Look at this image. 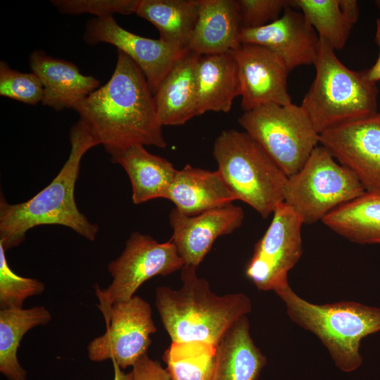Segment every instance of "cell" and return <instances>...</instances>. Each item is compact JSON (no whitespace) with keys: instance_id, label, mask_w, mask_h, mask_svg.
<instances>
[{"instance_id":"1","label":"cell","mask_w":380,"mask_h":380,"mask_svg":"<svg viewBox=\"0 0 380 380\" xmlns=\"http://www.w3.org/2000/svg\"><path fill=\"white\" fill-rule=\"evenodd\" d=\"M110 79L75 109L110 158L134 145L165 148L154 95L140 68L117 50Z\"/></svg>"},{"instance_id":"2","label":"cell","mask_w":380,"mask_h":380,"mask_svg":"<svg viewBox=\"0 0 380 380\" xmlns=\"http://www.w3.org/2000/svg\"><path fill=\"white\" fill-rule=\"evenodd\" d=\"M70 151L58 175L30 199L11 204L1 194L0 243L5 251L19 246L26 233L40 225L56 224L68 227L94 241L99 226L79 210L75 189L84 155L100 145L97 139L79 120L69 134Z\"/></svg>"},{"instance_id":"3","label":"cell","mask_w":380,"mask_h":380,"mask_svg":"<svg viewBox=\"0 0 380 380\" xmlns=\"http://www.w3.org/2000/svg\"><path fill=\"white\" fill-rule=\"evenodd\" d=\"M196 268L184 265L178 290L159 286L155 303L172 342H200L216 346L227 331L252 310L243 293L219 296Z\"/></svg>"},{"instance_id":"4","label":"cell","mask_w":380,"mask_h":380,"mask_svg":"<svg viewBox=\"0 0 380 380\" xmlns=\"http://www.w3.org/2000/svg\"><path fill=\"white\" fill-rule=\"evenodd\" d=\"M274 292L291 321L321 341L340 370L351 372L361 365V341L380 331V308L354 301L312 303L297 295L289 284Z\"/></svg>"},{"instance_id":"5","label":"cell","mask_w":380,"mask_h":380,"mask_svg":"<svg viewBox=\"0 0 380 380\" xmlns=\"http://www.w3.org/2000/svg\"><path fill=\"white\" fill-rule=\"evenodd\" d=\"M319 42L315 77L300 106L320 134L377 113L379 90L363 71L347 68L325 40L319 38Z\"/></svg>"},{"instance_id":"6","label":"cell","mask_w":380,"mask_h":380,"mask_svg":"<svg viewBox=\"0 0 380 380\" xmlns=\"http://www.w3.org/2000/svg\"><path fill=\"white\" fill-rule=\"evenodd\" d=\"M217 170L234 194L263 218L284 202L288 177L246 132L224 130L213 150Z\"/></svg>"},{"instance_id":"7","label":"cell","mask_w":380,"mask_h":380,"mask_svg":"<svg viewBox=\"0 0 380 380\" xmlns=\"http://www.w3.org/2000/svg\"><path fill=\"white\" fill-rule=\"evenodd\" d=\"M365 192L350 170L338 164L323 146H317L303 166L288 177L284 202L303 224H310Z\"/></svg>"},{"instance_id":"8","label":"cell","mask_w":380,"mask_h":380,"mask_svg":"<svg viewBox=\"0 0 380 380\" xmlns=\"http://www.w3.org/2000/svg\"><path fill=\"white\" fill-rule=\"evenodd\" d=\"M238 122L287 177L296 173L319 143V134L300 105L267 103L244 112Z\"/></svg>"},{"instance_id":"9","label":"cell","mask_w":380,"mask_h":380,"mask_svg":"<svg viewBox=\"0 0 380 380\" xmlns=\"http://www.w3.org/2000/svg\"><path fill=\"white\" fill-rule=\"evenodd\" d=\"M184 265L171 240L159 243L148 235L132 233L121 255L108 265L111 284L103 290L94 286L104 321L113 304L130 299L143 283L156 276L169 275Z\"/></svg>"},{"instance_id":"10","label":"cell","mask_w":380,"mask_h":380,"mask_svg":"<svg viewBox=\"0 0 380 380\" xmlns=\"http://www.w3.org/2000/svg\"><path fill=\"white\" fill-rule=\"evenodd\" d=\"M272 214L269 227L255 245L245 274L259 290L276 291L289 284V272L302 255L303 222L284 202Z\"/></svg>"},{"instance_id":"11","label":"cell","mask_w":380,"mask_h":380,"mask_svg":"<svg viewBox=\"0 0 380 380\" xmlns=\"http://www.w3.org/2000/svg\"><path fill=\"white\" fill-rule=\"evenodd\" d=\"M106 332L89 342L87 355L92 362L114 360L124 369L133 366L151 343L156 332L148 303L138 296L113 305L104 321Z\"/></svg>"},{"instance_id":"12","label":"cell","mask_w":380,"mask_h":380,"mask_svg":"<svg viewBox=\"0 0 380 380\" xmlns=\"http://www.w3.org/2000/svg\"><path fill=\"white\" fill-rule=\"evenodd\" d=\"M319 144L365 191H380V112L323 132Z\"/></svg>"},{"instance_id":"13","label":"cell","mask_w":380,"mask_h":380,"mask_svg":"<svg viewBox=\"0 0 380 380\" xmlns=\"http://www.w3.org/2000/svg\"><path fill=\"white\" fill-rule=\"evenodd\" d=\"M87 44L107 43L128 56L144 74L154 95L165 76L185 54L180 49L160 39H153L134 34L122 27L113 16L89 20L84 34Z\"/></svg>"},{"instance_id":"14","label":"cell","mask_w":380,"mask_h":380,"mask_svg":"<svg viewBox=\"0 0 380 380\" xmlns=\"http://www.w3.org/2000/svg\"><path fill=\"white\" fill-rule=\"evenodd\" d=\"M231 52L238 66L244 112L267 103H292L287 88L290 70L277 54L252 44H241Z\"/></svg>"},{"instance_id":"15","label":"cell","mask_w":380,"mask_h":380,"mask_svg":"<svg viewBox=\"0 0 380 380\" xmlns=\"http://www.w3.org/2000/svg\"><path fill=\"white\" fill-rule=\"evenodd\" d=\"M240 42L270 49L290 71L299 66L314 65L320 44L317 33L304 14L290 4L275 21L257 28H242Z\"/></svg>"},{"instance_id":"16","label":"cell","mask_w":380,"mask_h":380,"mask_svg":"<svg viewBox=\"0 0 380 380\" xmlns=\"http://www.w3.org/2000/svg\"><path fill=\"white\" fill-rule=\"evenodd\" d=\"M243 209L233 203L189 216L173 208L170 213L172 242L184 265L197 267L220 236L232 233L242 224Z\"/></svg>"},{"instance_id":"17","label":"cell","mask_w":380,"mask_h":380,"mask_svg":"<svg viewBox=\"0 0 380 380\" xmlns=\"http://www.w3.org/2000/svg\"><path fill=\"white\" fill-rule=\"evenodd\" d=\"M30 67L42 82V105L57 111L75 110L93 91L100 82L91 75L82 74L74 63L36 50L30 56Z\"/></svg>"},{"instance_id":"18","label":"cell","mask_w":380,"mask_h":380,"mask_svg":"<svg viewBox=\"0 0 380 380\" xmlns=\"http://www.w3.org/2000/svg\"><path fill=\"white\" fill-rule=\"evenodd\" d=\"M182 213L194 216L236 201L218 172L185 165L177 171L165 196Z\"/></svg>"},{"instance_id":"19","label":"cell","mask_w":380,"mask_h":380,"mask_svg":"<svg viewBox=\"0 0 380 380\" xmlns=\"http://www.w3.org/2000/svg\"><path fill=\"white\" fill-rule=\"evenodd\" d=\"M200 56L189 51L175 64L154 94L163 126H179L198 115L197 64Z\"/></svg>"},{"instance_id":"20","label":"cell","mask_w":380,"mask_h":380,"mask_svg":"<svg viewBox=\"0 0 380 380\" xmlns=\"http://www.w3.org/2000/svg\"><path fill=\"white\" fill-rule=\"evenodd\" d=\"M241 29L236 0H200L187 49L199 56L231 52L241 45Z\"/></svg>"},{"instance_id":"21","label":"cell","mask_w":380,"mask_h":380,"mask_svg":"<svg viewBox=\"0 0 380 380\" xmlns=\"http://www.w3.org/2000/svg\"><path fill=\"white\" fill-rule=\"evenodd\" d=\"M267 358L250 334L246 316L239 319L216 346L210 380H258Z\"/></svg>"},{"instance_id":"22","label":"cell","mask_w":380,"mask_h":380,"mask_svg":"<svg viewBox=\"0 0 380 380\" xmlns=\"http://www.w3.org/2000/svg\"><path fill=\"white\" fill-rule=\"evenodd\" d=\"M198 115L230 111L241 96L236 62L232 52L200 56L197 64Z\"/></svg>"},{"instance_id":"23","label":"cell","mask_w":380,"mask_h":380,"mask_svg":"<svg viewBox=\"0 0 380 380\" xmlns=\"http://www.w3.org/2000/svg\"><path fill=\"white\" fill-rule=\"evenodd\" d=\"M126 172L132 186V199L138 205L164 198L177 170L168 160L134 145L110 158Z\"/></svg>"},{"instance_id":"24","label":"cell","mask_w":380,"mask_h":380,"mask_svg":"<svg viewBox=\"0 0 380 380\" xmlns=\"http://www.w3.org/2000/svg\"><path fill=\"white\" fill-rule=\"evenodd\" d=\"M322 222L350 241L380 243V191H365L331 211Z\"/></svg>"},{"instance_id":"25","label":"cell","mask_w":380,"mask_h":380,"mask_svg":"<svg viewBox=\"0 0 380 380\" xmlns=\"http://www.w3.org/2000/svg\"><path fill=\"white\" fill-rule=\"evenodd\" d=\"M200 8V0H141L136 14L153 25L163 42L187 49Z\"/></svg>"},{"instance_id":"26","label":"cell","mask_w":380,"mask_h":380,"mask_svg":"<svg viewBox=\"0 0 380 380\" xmlns=\"http://www.w3.org/2000/svg\"><path fill=\"white\" fill-rule=\"evenodd\" d=\"M51 320L44 306L0 310V372L8 380L27 379V372L17 357L20 341L29 330Z\"/></svg>"},{"instance_id":"27","label":"cell","mask_w":380,"mask_h":380,"mask_svg":"<svg viewBox=\"0 0 380 380\" xmlns=\"http://www.w3.org/2000/svg\"><path fill=\"white\" fill-rule=\"evenodd\" d=\"M216 346L200 342H172L163 360L171 380H210Z\"/></svg>"},{"instance_id":"28","label":"cell","mask_w":380,"mask_h":380,"mask_svg":"<svg viewBox=\"0 0 380 380\" xmlns=\"http://www.w3.org/2000/svg\"><path fill=\"white\" fill-rule=\"evenodd\" d=\"M290 5L304 14L319 37L334 50L345 46L353 27L341 10L340 0H292Z\"/></svg>"},{"instance_id":"29","label":"cell","mask_w":380,"mask_h":380,"mask_svg":"<svg viewBox=\"0 0 380 380\" xmlns=\"http://www.w3.org/2000/svg\"><path fill=\"white\" fill-rule=\"evenodd\" d=\"M5 251L0 243V309L22 308L25 299L42 293L45 286L36 279L23 277L13 272Z\"/></svg>"},{"instance_id":"30","label":"cell","mask_w":380,"mask_h":380,"mask_svg":"<svg viewBox=\"0 0 380 380\" xmlns=\"http://www.w3.org/2000/svg\"><path fill=\"white\" fill-rule=\"evenodd\" d=\"M0 95L28 105H37L42 101L44 87L34 72H19L1 61Z\"/></svg>"},{"instance_id":"31","label":"cell","mask_w":380,"mask_h":380,"mask_svg":"<svg viewBox=\"0 0 380 380\" xmlns=\"http://www.w3.org/2000/svg\"><path fill=\"white\" fill-rule=\"evenodd\" d=\"M141 0H53L51 4L63 14L89 13L103 18L113 14L136 13Z\"/></svg>"},{"instance_id":"32","label":"cell","mask_w":380,"mask_h":380,"mask_svg":"<svg viewBox=\"0 0 380 380\" xmlns=\"http://www.w3.org/2000/svg\"><path fill=\"white\" fill-rule=\"evenodd\" d=\"M242 28H257L277 20L289 0H237Z\"/></svg>"},{"instance_id":"33","label":"cell","mask_w":380,"mask_h":380,"mask_svg":"<svg viewBox=\"0 0 380 380\" xmlns=\"http://www.w3.org/2000/svg\"><path fill=\"white\" fill-rule=\"evenodd\" d=\"M132 380H171L166 369L146 354L132 366Z\"/></svg>"},{"instance_id":"34","label":"cell","mask_w":380,"mask_h":380,"mask_svg":"<svg viewBox=\"0 0 380 380\" xmlns=\"http://www.w3.org/2000/svg\"><path fill=\"white\" fill-rule=\"evenodd\" d=\"M375 42L379 47V55L374 65L364 70L365 78L370 82L376 84L380 80V18L376 22Z\"/></svg>"},{"instance_id":"35","label":"cell","mask_w":380,"mask_h":380,"mask_svg":"<svg viewBox=\"0 0 380 380\" xmlns=\"http://www.w3.org/2000/svg\"><path fill=\"white\" fill-rule=\"evenodd\" d=\"M341 10L353 27L357 23L360 16V9L356 0H340Z\"/></svg>"},{"instance_id":"36","label":"cell","mask_w":380,"mask_h":380,"mask_svg":"<svg viewBox=\"0 0 380 380\" xmlns=\"http://www.w3.org/2000/svg\"><path fill=\"white\" fill-rule=\"evenodd\" d=\"M112 362L114 369L113 380H132V372L125 373L114 360H112Z\"/></svg>"}]
</instances>
